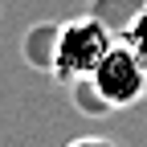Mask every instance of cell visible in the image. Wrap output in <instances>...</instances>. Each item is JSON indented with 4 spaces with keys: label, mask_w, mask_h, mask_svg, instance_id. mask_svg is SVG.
I'll list each match as a JSON object with an SVG mask.
<instances>
[{
    "label": "cell",
    "mask_w": 147,
    "mask_h": 147,
    "mask_svg": "<svg viewBox=\"0 0 147 147\" xmlns=\"http://www.w3.org/2000/svg\"><path fill=\"white\" fill-rule=\"evenodd\" d=\"M110 49H115V37H110L106 21H98V16H74V21H65L53 33L49 69L61 82H90V74L98 69V61Z\"/></svg>",
    "instance_id": "cell-1"
},
{
    "label": "cell",
    "mask_w": 147,
    "mask_h": 147,
    "mask_svg": "<svg viewBox=\"0 0 147 147\" xmlns=\"http://www.w3.org/2000/svg\"><path fill=\"white\" fill-rule=\"evenodd\" d=\"M65 147H123V143L106 139V135H82V139H74V143H65Z\"/></svg>",
    "instance_id": "cell-4"
},
{
    "label": "cell",
    "mask_w": 147,
    "mask_h": 147,
    "mask_svg": "<svg viewBox=\"0 0 147 147\" xmlns=\"http://www.w3.org/2000/svg\"><path fill=\"white\" fill-rule=\"evenodd\" d=\"M123 45L147 65V4H139L131 16H127V25H123Z\"/></svg>",
    "instance_id": "cell-3"
},
{
    "label": "cell",
    "mask_w": 147,
    "mask_h": 147,
    "mask_svg": "<svg viewBox=\"0 0 147 147\" xmlns=\"http://www.w3.org/2000/svg\"><path fill=\"white\" fill-rule=\"evenodd\" d=\"M90 90H94V98H98L102 106H110V110L135 106V102L147 94V65L119 41V45L98 61V69L90 74Z\"/></svg>",
    "instance_id": "cell-2"
}]
</instances>
